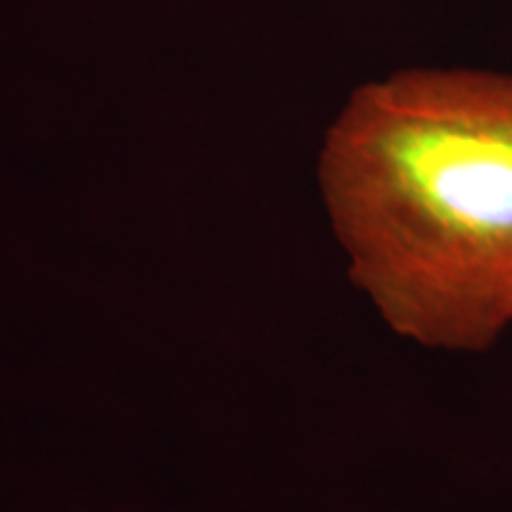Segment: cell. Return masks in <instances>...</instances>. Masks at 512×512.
I'll list each match as a JSON object with an SVG mask.
<instances>
[{
    "label": "cell",
    "mask_w": 512,
    "mask_h": 512,
    "mask_svg": "<svg viewBox=\"0 0 512 512\" xmlns=\"http://www.w3.org/2000/svg\"><path fill=\"white\" fill-rule=\"evenodd\" d=\"M351 280L422 347L512 325V74L408 69L361 86L318 166Z\"/></svg>",
    "instance_id": "1"
}]
</instances>
